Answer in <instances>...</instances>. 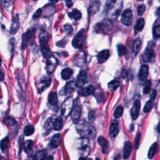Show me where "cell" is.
I'll return each mask as SVG.
<instances>
[{
    "label": "cell",
    "instance_id": "obj_1",
    "mask_svg": "<svg viewBox=\"0 0 160 160\" xmlns=\"http://www.w3.org/2000/svg\"><path fill=\"white\" fill-rule=\"evenodd\" d=\"M76 130L79 135L83 138H93L96 136V130L89 123L82 121L78 123Z\"/></svg>",
    "mask_w": 160,
    "mask_h": 160
},
{
    "label": "cell",
    "instance_id": "obj_2",
    "mask_svg": "<svg viewBox=\"0 0 160 160\" xmlns=\"http://www.w3.org/2000/svg\"><path fill=\"white\" fill-rule=\"evenodd\" d=\"M122 9V0H111L107 4L106 15L110 19H116Z\"/></svg>",
    "mask_w": 160,
    "mask_h": 160
},
{
    "label": "cell",
    "instance_id": "obj_3",
    "mask_svg": "<svg viewBox=\"0 0 160 160\" xmlns=\"http://www.w3.org/2000/svg\"><path fill=\"white\" fill-rule=\"evenodd\" d=\"M48 34L46 31H42L40 34V42L41 45V48L42 53L44 57L48 59L51 57V51L50 50V48L48 45Z\"/></svg>",
    "mask_w": 160,
    "mask_h": 160
},
{
    "label": "cell",
    "instance_id": "obj_4",
    "mask_svg": "<svg viewBox=\"0 0 160 160\" xmlns=\"http://www.w3.org/2000/svg\"><path fill=\"white\" fill-rule=\"evenodd\" d=\"M73 109V99L71 98H69L64 101L61 106V114L63 116L66 118L71 115Z\"/></svg>",
    "mask_w": 160,
    "mask_h": 160
},
{
    "label": "cell",
    "instance_id": "obj_5",
    "mask_svg": "<svg viewBox=\"0 0 160 160\" xmlns=\"http://www.w3.org/2000/svg\"><path fill=\"white\" fill-rule=\"evenodd\" d=\"M85 33L84 30H81V31H79L78 34L73 38L72 41V45L74 46L75 48L80 49L83 47L84 43H85Z\"/></svg>",
    "mask_w": 160,
    "mask_h": 160
},
{
    "label": "cell",
    "instance_id": "obj_6",
    "mask_svg": "<svg viewBox=\"0 0 160 160\" xmlns=\"http://www.w3.org/2000/svg\"><path fill=\"white\" fill-rule=\"evenodd\" d=\"M143 61L145 63H153L155 59V53L152 47H148L145 50L142 56Z\"/></svg>",
    "mask_w": 160,
    "mask_h": 160
},
{
    "label": "cell",
    "instance_id": "obj_7",
    "mask_svg": "<svg viewBox=\"0 0 160 160\" xmlns=\"http://www.w3.org/2000/svg\"><path fill=\"white\" fill-rule=\"evenodd\" d=\"M133 21V13L131 10H125L122 16V22L126 26L131 25Z\"/></svg>",
    "mask_w": 160,
    "mask_h": 160
},
{
    "label": "cell",
    "instance_id": "obj_8",
    "mask_svg": "<svg viewBox=\"0 0 160 160\" xmlns=\"http://www.w3.org/2000/svg\"><path fill=\"white\" fill-rule=\"evenodd\" d=\"M58 61L54 57H51L48 59V61L46 63V71L49 73V74H51L54 72L55 70L56 67L57 66Z\"/></svg>",
    "mask_w": 160,
    "mask_h": 160
},
{
    "label": "cell",
    "instance_id": "obj_9",
    "mask_svg": "<svg viewBox=\"0 0 160 160\" xmlns=\"http://www.w3.org/2000/svg\"><path fill=\"white\" fill-rule=\"evenodd\" d=\"M88 81V75L87 73L85 70L80 71L78 76L77 77L76 80V85L78 87H82Z\"/></svg>",
    "mask_w": 160,
    "mask_h": 160
},
{
    "label": "cell",
    "instance_id": "obj_10",
    "mask_svg": "<svg viewBox=\"0 0 160 160\" xmlns=\"http://www.w3.org/2000/svg\"><path fill=\"white\" fill-rule=\"evenodd\" d=\"M81 115V107L80 105L75 106L72 110L71 116L73 122L75 123H78Z\"/></svg>",
    "mask_w": 160,
    "mask_h": 160
},
{
    "label": "cell",
    "instance_id": "obj_11",
    "mask_svg": "<svg viewBox=\"0 0 160 160\" xmlns=\"http://www.w3.org/2000/svg\"><path fill=\"white\" fill-rule=\"evenodd\" d=\"M35 30L31 29L29 30L27 33H24L23 36V41H22V49H24L28 46L29 43L32 40Z\"/></svg>",
    "mask_w": 160,
    "mask_h": 160
},
{
    "label": "cell",
    "instance_id": "obj_12",
    "mask_svg": "<svg viewBox=\"0 0 160 160\" xmlns=\"http://www.w3.org/2000/svg\"><path fill=\"white\" fill-rule=\"evenodd\" d=\"M140 108H141V102L139 99H137V100H136L135 103H134V105L131 110V115L133 119L135 120L138 117V116H139V114H140Z\"/></svg>",
    "mask_w": 160,
    "mask_h": 160
},
{
    "label": "cell",
    "instance_id": "obj_13",
    "mask_svg": "<svg viewBox=\"0 0 160 160\" xmlns=\"http://www.w3.org/2000/svg\"><path fill=\"white\" fill-rule=\"evenodd\" d=\"M149 74V66L146 64L141 66L138 74V78L141 81H145L146 80Z\"/></svg>",
    "mask_w": 160,
    "mask_h": 160
},
{
    "label": "cell",
    "instance_id": "obj_14",
    "mask_svg": "<svg viewBox=\"0 0 160 160\" xmlns=\"http://www.w3.org/2000/svg\"><path fill=\"white\" fill-rule=\"evenodd\" d=\"M119 133V124L117 121L113 120L112 122L110 128V136L115 138L118 135Z\"/></svg>",
    "mask_w": 160,
    "mask_h": 160
},
{
    "label": "cell",
    "instance_id": "obj_15",
    "mask_svg": "<svg viewBox=\"0 0 160 160\" xmlns=\"http://www.w3.org/2000/svg\"><path fill=\"white\" fill-rule=\"evenodd\" d=\"M95 92V88L93 86L90 85L86 88H82L78 90V94L83 96H88L89 95H92Z\"/></svg>",
    "mask_w": 160,
    "mask_h": 160
},
{
    "label": "cell",
    "instance_id": "obj_16",
    "mask_svg": "<svg viewBox=\"0 0 160 160\" xmlns=\"http://www.w3.org/2000/svg\"><path fill=\"white\" fill-rule=\"evenodd\" d=\"M110 25H111V23L110 21H105V22L101 23H98L96 25V27H95V30H96V31L97 32H101V31H103L106 33V30L110 29Z\"/></svg>",
    "mask_w": 160,
    "mask_h": 160
},
{
    "label": "cell",
    "instance_id": "obj_17",
    "mask_svg": "<svg viewBox=\"0 0 160 160\" xmlns=\"http://www.w3.org/2000/svg\"><path fill=\"white\" fill-rule=\"evenodd\" d=\"M98 142L99 145L101 147L103 153V154L106 153L109 149V143L108 140L105 139L103 136H99L98 139Z\"/></svg>",
    "mask_w": 160,
    "mask_h": 160
},
{
    "label": "cell",
    "instance_id": "obj_18",
    "mask_svg": "<svg viewBox=\"0 0 160 160\" xmlns=\"http://www.w3.org/2000/svg\"><path fill=\"white\" fill-rule=\"evenodd\" d=\"M132 151V144L131 142L126 141L124 145L123 150V159H127L130 157Z\"/></svg>",
    "mask_w": 160,
    "mask_h": 160
},
{
    "label": "cell",
    "instance_id": "obj_19",
    "mask_svg": "<svg viewBox=\"0 0 160 160\" xmlns=\"http://www.w3.org/2000/svg\"><path fill=\"white\" fill-rule=\"evenodd\" d=\"M110 57V52L108 50H103L99 52L97 56L98 61L99 63H105Z\"/></svg>",
    "mask_w": 160,
    "mask_h": 160
},
{
    "label": "cell",
    "instance_id": "obj_20",
    "mask_svg": "<svg viewBox=\"0 0 160 160\" xmlns=\"http://www.w3.org/2000/svg\"><path fill=\"white\" fill-rule=\"evenodd\" d=\"M20 27V22H19V18H18V16L16 15L15 17V18L13 20V23L11 24V27L10 28V33L12 34H14L16 33V32L18 31V30Z\"/></svg>",
    "mask_w": 160,
    "mask_h": 160
},
{
    "label": "cell",
    "instance_id": "obj_21",
    "mask_svg": "<svg viewBox=\"0 0 160 160\" xmlns=\"http://www.w3.org/2000/svg\"><path fill=\"white\" fill-rule=\"evenodd\" d=\"M76 86H77L76 82L73 81L68 82L65 86V93L68 94L72 93L75 90Z\"/></svg>",
    "mask_w": 160,
    "mask_h": 160
},
{
    "label": "cell",
    "instance_id": "obj_22",
    "mask_svg": "<svg viewBox=\"0 0 160 160\" xmlns=\"http://www.w3.org/2000/svg\"><path fill=\"white\" fill-rule=\"evenodd\" d=\"M141 46V41L140 38H137L133 43V53L134 55L136 56L139 52Z\"/></svg>",
    "mask_w": 160,
    "mask_h": 160
},
{
    "label": "cell",
    "instance_id": "obj_23",
    "mask_svg": "<svg viewBox=\"0 0 160 160\" xmlns=\"http://www.w3.org/2000/svg\"><path fill=\"white\" fill-rule=\"evenodd\" d=\"M60 142H61V136L59 134H57L52 138L51 140V146L53 148H57L59 146Z\"/></svg>",
    "mask_w": 160,
    "mask_h": 160
},
{
    "label": "cell",
    "instance_id": "obj_24",
    "mask_svg": "<svg viewBox=\"0 0 160 160\" xmlns=\"http://www.w3.org/2000/svg\"><path fill=\"white\" fill-rule=\"evenodd\" d=\"M51 83V80L48 78H43L40 82V92H43V90L46 89L47 87H48L49 85Z\"/></svg>",
    "mask_w": 160,
    "mask_h": 160
},
{
    "label": "cell",
    "instance_id": "obj_25",
    "mask_svg": "<svg viewBox=\"0 0 160 160\" xmlns=\"http://www.w3.org/2000/svg\"><path fill=\"white\" fill-rule=\"evenodd\" d=\"M145 26V20L143 18L138 19L136 25L135 27V34L141 31Z\"/></svg>",
    "mask_w": 160,
    "mask_h": 160
},
{
    "label": "cell",
    "instance_id": "obj_26",
    "mask_svg": "<svg viewBox=\"0 0 160 160\" xmlns=\"http://www.w3.org/2000/svg\"><path fill=\"white\" fill-rule=\"evenodd\" d=\"M58 96L56 92H51L48 96V102L52 106H55L58 103Z\"/></svg>",
    "mask_w": 160,
    "mask_h": 160
},
{
    "label": "cell",
    "instance_id": "obj_27",
    "mask_svg": "<svg viewBox=\"0 0 160 160\" xmlns=\"http://www.w3.org/2000/svg\"><path fill=\"white\" fill-rule=\"evenodd\" d=\"M73 70L71 68H65L61 71V77L63 80H67L70 79V78L73 75Z\"/></svg>",
    "mask_w": 160,
    "mask_h": 160
},
{
    "label": "cell",
    "instance_id": "obj_28",
    "mask_svg": "<svg viewBox=\"0 0 160 160\" xmlns=\"http://www.w3.org/2000/svg\"><path fill=\"white\" fill-rule=\"evenodd\" d=\"M158 145L157 143H154V144L151 146L148 153V157L149 159H152L154 157V156L158 150Z\"/></svg>",
    "mask_w": 160,
    "mask_h": 160
},
{
    "label": "cell",
    "instance_id": "obj_29",
    "mask_svg": "<svg viewBox=\"0 0 160 160\" xmlns=\"http://www.w3.org/2000/svg\"><path fill=\"white\" fill-rule=\"evenodd\" d=\"M63 125V121L62 118L58 117L55 119L54 122L53 123V128L56 131H58L61 129Z\"/></svg>",
    "mask_w": 160,
    "mask_h": 160
},
{
    "label": "cell",
    "instance_id": "obj_30",
    "mask_svg": "<svg viewBox=\"0 0 160 160\" xmlns=\"http://www.w3.org/2000/svg\"><path fill=\"white\" fill-rule=\"evenodd\" d=\"M99 5H100V3H99V2L98 1H94L92 4V5H91L90 8H89L90 14L92 15L94 13H96L99 10Z\"/></svg>",
    "mask_w": 160,
    "mask_h": 160
},
{
    "label": "cell",
    "instance_id": "obj_31",
    "mask_svg": "<svg viewBox=\"0 0 160 160\" xmlns=\"http://www.w3.org/2000/svg\"><path fill=\"white\" fill-rule=\"evenodd\" d=\"M68 15L71 18H73L75 20H79L81 18V12L76 9L73 10L71 13H69Z\"/></svg>",
    "mask_w": 160,
    "mask_h": 160
},
{
    "label": "cell",
    "instance_id": "obj_32",
    "mask_svg": "<svg viewBox=\"0 0 160 160\" xmlns=\"http://www.w3.org/2000/svg\"><path fill=\"white\" fill-rule=\"evenodd\" d=\"M46 157V151L42 150L36 153L34 157V160H45Z\"/></svg>",
    "mask_w": 160,
    "mask_h": 160
},
{
    "label": "cell",
    "instance_id": "obj_33",
    "mask_svg": "<svg viewBox=\"0 0 160 160\" xmlns=\"http://www.w3.org/2000/svg\"><path fill=\"white\" fill-rule=\"evenodd\" d=\"M34 132V128L32 125H27L24 129V134L25 136H30Z\"/></svg>",
    "mask_w": 160,
    "mask_h": 160
},
{
    "label": "cell",
    "instance_id": "obj_34",
    "mask_svg": "<svg viewBox=\"0 0 160 160\" xmlns=\"http://www.w3.org/2000/svg\"><path fill=\"white\" fill-rule=\"evenodd\" d=\"M119 85V81L117 80H113L110 81V83L108 85V88L111 91H115L118 88V86Z\"/></svg>",
    "mask_w": 160,
    "mask_h": 160
},
{
    "label": "cell",
    "instance_id": "obj_35",
    "mask_svg": "<svg viewBox=\"0 0 160 160\" xmlns=\"http://www.w3.org/2000/svg\"><path fill=\"white\" fill-rule=\"evenodd\" d=\"M123 113V108L122 106H118L116 108L115 113H114V116L116 118H119L122 116Z\"/></svg>",
    "mask_w": 160,
    "mask_h": 160
},
{
    "label": "cell",
    "instance_id": "obj_36",
    "mask_svg": "<svg viewBox=\"0 0 160 160\" xmlns=\"http://www.w3.org/2000/svg\"><path fill=\"white\" fill-rule=\"evenodd\" d=\"M153 101H151V100H150L148 101H147L146 103V105L144 107V108H143V111H144V113H149V112L152 110L153 108Z\"/></svg>",
    "mask_w": 160,
    "mask_h": 160
},
{
    "label": "cell",
    "instance_id": "obj_37",
    "mask_svg": "<svg viewBox=\"0 0 160 160\" xmlns=\"http://www.w3.org/2000/svg\"><path fill=\"white\" fill-rule=\"evenodd\" d=\"M81 151V154L83 156L86 157V156L88 155L89 153V146L88 145V143L87 144L85 143L83 145H82Z\"/></svg>",
    "mask_w": 160,
    "mask_h": 160
},
{
    "label": "cell",
    "instance_id": "obj_38",
    "mask_svg": "<svg viewBox=\"0 0 160 160\" xmlns=\"http://www.w3.org/2000/svg\"><path fill=\"white\" fill-rule=\"evenodd\" d=\"M151 81L148 80L145 82V85L143 89V93L145 94H148L151 92Z\"/></svg>",
    "mask_w": 160,
    "mask_h": 160
},
{
    "label": "cell",
    "instance_id": "obj_39",
    "mask_svg": "<svg viewBox=\"0 0 160 160\" xmlns=\"http://www.w3.org/2000/svg\"><path fill=\"white\" fill-rule=\"evenodd\" d=\"M118 53L119 56H123L126 53V47L123 45H119L118 46Z\"/></svg>",
    "mask_w": 160,
    "mask_h": 160
},
{
    "label": "cell",
    "instance_id": "obj_40",
    "mask_svg": "<svg viewBox=\"0 0 160 160\" xmlns=\"http://www.w3.org/2000/svg\"><path fill=\"white\" fill-rule=\"evenodd\" d=\"M9 142H10V140L8 137L4 138V139L1 141V148L3 151L5 150L7 148V146H8V145H9Z\"/></svg>",
    "mask_w": 160,
    "mask_h": 160
},
{
    "label": "cell",
    "instance_id": "obj_41",
    "mask_svg": "<svg viewBox=\"0 0 160 160\" xmlns=\"http://www.w3.org/2000/svg\"><path fill=\"white\" fill-rule=\"evenodd\" d=\"M13 1V0H2L1 5L3 8H8L12 5Z\"/></svg>",
    "mask_w": 160,
    "mask_h": 160
},
{
    "label": "cell",
    "instance_id": "obj_42",
    "mask_svg": "<svg viewBox=\"0 0 160 160\" xmlns=\"http://www.w3.org/2000/svg\"><path fill=\"white\" fill-rule=\"evenodd\" d=\"M153 35L156 38H158L160 37V26H158V27L154 28Z\"/></svg>",
    "mask_w": 160,
    "mask_h": 160
},
{
    "label": "cell",
    "instance_id": "obj_43",
    "mask_svg": "<svg viewBox=\"0 0 160 160\" xmlns=\"http://www.w3.org/2000/svg\"><path fill=\"white\" fill-rule=\"evenodd\" d=\"M146 10V6L144 5H141L140 6H138V15L141 16L144 14V13L145 12Z\"/></svg>",
    "mask_w": 160,
    "mask_h": 160
},
{
    "label": "cell",
    "instance_id": "obj_44",
    "mask_svg": "<svg viewBox=\"0 0 160 160\" xmlns=\"http://www.w3.org/2000/svg\"><path fill=\"white\" fill-rule=\"evenodd\" d=\"M64 31L67 34H71L73 33V28L71 25L70 24H66L64 26Z\"/></svg>",
    "mask_w": 160,
    "mask_h": 160
},
{
    "label": "cell",
    "instance_id": "obj_45",
    "mask_svg": "<svg viewBox=\"0 0 160 160\" xmlns=\"http://www.w3.org/2000/svg\"><path fill=\"white\" fill-rule=\"evenodd\" d=\"M95 119V112L94 111H91L88 114V120L90 123H92Z\"/></svg>",
    "mask_w": 160,
    "mask_h": 160
},
{
    "label": "cell",
    "instance_id": "obj_46",
    "mask_svg": "<svg viewBox=\"0 0 160 160\" xmlns=\"http://www.w3.org/2000/svg\"><path fill=\"white\" fill-rule=\"evenodd\" d=\"M140 138H141V134L140 133H138L136 136V139H135V148L136 149H138V147H139L140 143Z\"/></svg>",
    "mask_w": 160,
    "mask_h": 160
},
{
    "label": "cell",
    "instance_id": "obj_47",
    "mask_svg": "<svg viewBox=\"0 0 160 160\" xmlns=\"http://www.w3.org/2000/svg\"><path fill=\"white\" fill-rule=\"evenodd\" d=\"M5 122L7 124L11 126V125H13L15 123V121L12 118H8L6 119Z\"/></svg>",
    "mask_w": 160,
    "mask_h": 160
},
{
    "label": "cell",
    "instance_id": "obj_48",
    "mask_svg": "<svg viewBox=\"0 0 160 160\" xmlns=\"http://www.w3.org/2000/svg\"><path fill=\"white\" fill-rule=\"evenodd\" d=\"M41 13H42V10L41 9H39L36 11V12L33 15V18H35V19H37L38 18H40V16L41 15Z\"/></svg>",
    "mask_w": 160,
    "mask_h": 160
},
{
    "label": "cell",
    "instance_id": "obj_49",
    "mask_svg": "<svg viewBox=\"0 0 160 160\" xmlns=\"http://www.w3.org/2000/svg\"><path fill=\"white\" fill-rule=\"evenodd\" d=\"M32 146H33V142L31 141H28L27 144V146H26V148H25L26 151H28L31 150L32 148Z\"/></svg>",
    "mask_w": 160,
    "mask_h": 160
},
{
    "label": "cell",
    "instance_id": "obj_50",
    "mask_svg": "<svg viewBox=\"0 0 160 160\" xmlns=\"http://www.w3.org/2000/svg\"><path fill=\"white\" fill-rule=\"evenodd\" d=\"M157 92H156L155 90H153V92L151 93V94H150V100H151V101L154 100L156 97H157Z\"/></svg>",
    "mask_w": 160,
    "mask_h": 160
},
{
    "label": "cell",
    "instance_id": "obj_51",
    "mask_svg": "<svg viewBox=\"0 0 160 160\" xmlns=\"http://www.w3.org/2000/svg\"><path fill=\"white\" fill-rule=\"evenodd\" d=\"M66 5L68 8H71L73 5V2L71 0H66Z\"/></svg>",
    "mask_w": 160,
    "mask_h": 160
},
{
    "label": "cell",
    "instance_id": "obj_52",
    "mask_svg": "<svg viewBox=\"0 0 160 160\" xmlns=\"http://www.w3.org/2000/svg\"><path fill=\"white\" fill-rule=\"evenodd\" d=\"M79 160H92V159H90V158H83V157H81L79 159Z\"/></svg>",
    "mask_w": 160,
    "mask_h": 160
},
{
    "label": "cell",
    "instance_id": "obj_53",
    "mask_svg": "<svg viewBox=\"0 0 160 160\" xmlns=\"http://www.w3.org/2000/svg\"><path fill=\"white\" fill-rule=\"evenodd\" d=\"M46 160H53V157H52V156H50V157H48L46 159Z\"/></svg>",
    "mask_w": 160,
    "mask_h": 160
},
{
    "label": "cell",
    "instance_id": "obj_54",
    "mask_svg": "<svg viewBox=\"0 0 160 160\" xmlns=\"http://www.w3.org/2000/svg\"><path fill=\"white\" fill-rule=\"evenodd\" d=\"M157 15H158V16H160V7H159V8H158V10H157Z\"/></svg>",
    "mask_w": 160,
    "mask_h": 160
},
{
    "label": "cell",
    "instance_id": "obj_55",
    "mask_svg": "<svg viewBox=\"0 0 160 160\" xmlns=\"http://www.w3.org/2000/svg\"><path fill=\"white\" fill-rule=\"evenodd\" d=\"M1 80H3V73H1Z\"/></svg>",
    "mask_w": 160,
    "mask_h": 160
},
{
    "label": "cell",
    "instance_id": "obj_56",
    "mask_svg": "<svg viewBox=\"0 0 160 160\" xmlns=\"http://www.w3.org/2000/svg\"><path fill=\"white\" fill-rule=\"evenodd\" d=\"M131 131L132 130H133V127H134V126H133V124H132V125H131Z\"/></svg>",
    "mask_w": 160,
    "mask_h": 160
},
{
    "label": "cell",
    "instance_id": "obj_57",
    "mask_svg": "<svg viewBox=\"0 0 160 160\" xmlns=\"http://www.w3.org/2000/svg\"><path fill=\"white\" fill-rule=\"evenodd\" d=\"M51 1L52 2H57V1H58V0H51Z\"/></svg>",
    "mask_w": 160,
    "mask_h": 160
},
{
    "label": "cell",
    "instance_id": "obj_58",
    "mask_svg": "<svg viewBox=\"0 0 160 160\" xmlns=\"http://www.w3.org/2000/svg\"><path fill=\"white\" fill-rule=\"evenodd\" d=\"M96 160H100V159H98V158H97Z\"/></svg>",
    "mask_w": 160,
    "mask_h": 160
},
{
    "label": "cell",
    "instance_id": "obj_59",
    "mask_svg": "<svg viewBox=\"0 0 160 160\" xmlns=\"http://www.w3.org/2000/svg\"><path fill=\"white\" fill-rule=\"evenodd\" d=\"M140 1H142V0H140Z\"/></svg>",
    "mask_w": 160,
    "mask_h": 160
}]
</instances>
